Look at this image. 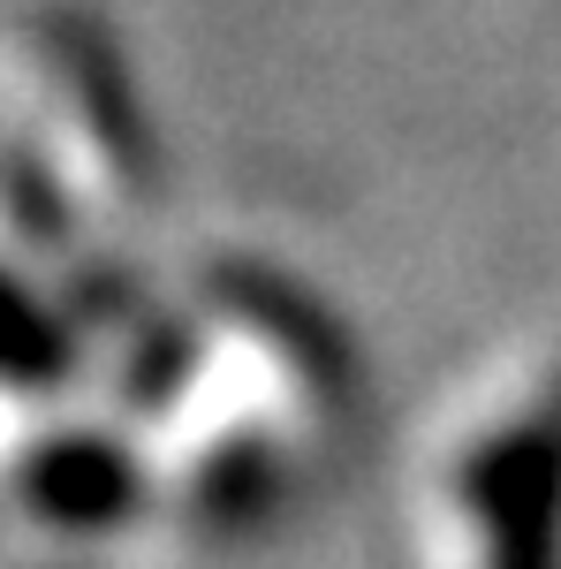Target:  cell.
Listing matches in <instances>:
<instances>
[{
	"label": "cell",
	"mask_w": 561,
	"mask_h": 569,
	"mask_svg": "<svg viewBox=\"0 0 561 569\" xmlns=\"http://www.w3.org/2000/svg\"><path fill=\"white\" fill-rule=\"evenodd\" d=\"M16 182H23V213L53 206L61 236L107 228L137 198L130 182V107L107 84V69L53 39V53L16 61Z\"/></svg>",
	"instance_id": "1"
},
{
	"label": "cell",
	"mask_w": 561,
	"mask_h": 569,
	"mask_svg": "<svg viewBox=\"0 0 561 569\" xmlns=\"http://www.w3.org/2000/svg\"><path fill=\"white\" fill-rule=\"evenodd\" d=\"M455 517L471 569H554L561 539V380L509 410L455 463Z\"/></svg>",
	"instance_id": "2"
}]
</instances>
